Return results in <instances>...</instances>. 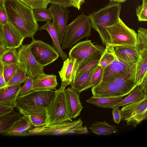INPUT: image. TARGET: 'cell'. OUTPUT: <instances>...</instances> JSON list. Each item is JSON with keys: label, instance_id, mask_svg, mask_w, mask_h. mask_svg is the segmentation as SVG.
Here are the masks:
<instances>
[{"label": "cell", "instance_id": "cell-2", "mask_svg": "<svg viewBox=\"0 0 147 147\" xmlns=\"http://www.w3.org/2000/svg\"><path fill=\"white\" fill-rule=\"evenodd\" d=\"M121 8L120 3L112 2L96 11L90 13L92 27L98 32L102 43L105 46L109 38L105 27L116 23L120 18Z\"/></svg>", "mask_w": 147, "mask_h": 147}, {"label": "cell", "instance_id": "cell-9", "mask_svg": "<svg viewBox=\"0 0 147 147\" xmlns=\"http://www.w3.org/2000/svg\"><path fill=\"white\" fill-rule=\"evenodd\" d=\"M82 121L80 118L74 121L45 125L40 127H33L29 130V135L66 134L70 129L82 126Z\"/></svg>", "mask_w": 147, "mask_h": 147}, {"label": "cell", "instance_id": "cell-17", "mask_svg": "<svg viewBox=\"0 0 147 147\" xmlns=\"http://www.w3.org/2000/svg\"><path fill=\"white\" fill-rule=\"evenodd\" d=\"M57 76L42 73L37 76L33 80V90H53L56 91L58 83Z\"/></svg>", "mask_w": 147, "mask_h": 147}, {"label": "cell", "instance_id": "cell-55", "mask_svg": "<svg viewBox=\"0 0 147 147\" xmlns=\"http://www.w3.org/2000/svg\"><path fill=\"white\" fill-rule=\"evenodd\" d=\"M143 3L147 4V0H142Z\"/></svg>", "mask_w": 147, "mask_h": 147}, {"label": "cell", "instance_id": "cell-33", "mask_svg": "<svg viewBox=\"0 0 147 147\" xmlns=\"http://www.w3.org/2000/svg\"><path fill=\"white\" fill-rule=\"evenodd\" d=\"M136 47L139 53L147 49V30L140 27L138 30Z\"/></svg>", "mask_w": 147, "mask_h": 147}, {"label": "cell", "instance_id": "cell-1", "mask_svg": "<svg viewBox=\"0 0 147 147\" xmlns=\"http://www.w3.org/2000/svg\"><path fill=\"white\" fill-rule=\"evenodd\" d=\"M8 22L25 38H34L40 30L33 9L20 0H3Z\"/></svg>", "mask_w": 147, "mask_h": 147}, {"label": "cell", "instance_id": "cell-46", "mask_svg": "<svg viewBox=\"0 0 147 147\" xmlns=\"http://www.w3.org/2000/svg\"><path fill=\"white\" fill-rule=\"evenodd\" d=\"M8 22L7 14L5 8L3 6L0 8V23L4 25Z\"/></svg>", "mask_w": 147, "mask_h": 147}, {"label": "cell", "instance_id": "cell-22", "mask_svg": "<svg viewBox=\"0 0 147 147\" xmlns=\"http://www.w3.org/2000/svg\"><path fill=\"white\" fill-rule=\"evenodd\" d=\"M98 65L75 78L70 84L71 88L80 94L83 91L92 87L91 78L93 73Z\"/></svg>", "mask_w": 147, "mask_h": 147}, {"label": "cell", "instance_id": "cell-27", "mask_svg": "<svg viewBox=\"0 0 147 147\" xmlns=\"http://www.w3.org/2000/svg\"><path fill=\"white\" fill-rule=\"evenodd\" d=\"M139 53V58L136 63V80L137 86H138L142 79L147 74V49Z\"/></svg>", "mask_w": 147, "mask_h": 147}, {"label": "cell", "instance_id": "cell-21", "mask_svg": "<svg viewBox=\"0 0 147 147\" xmlns=\"http://www.w3.org/2000/svg\"><path fill=\"white\" fill-rule=\"evenodd\" d=\"M114 50L117 57L125 61L135 63L139 57V53L135 45L116 46Z\"/></svg>", "mask_w": 147, "mask_h": 147}, {"label": "cell", "instance_id": "cell-49", "mask_svg": "<svg viewBox=\"0 0 147 147\" xmlns=\"http://www.w3.org/2000/svg\"><path fill=\"white\" fill-rule=\"evenodd\" d=\"M138 86H140L141 87L142 90L145 94H147V74L145 75Z\"/></svg>", "mask_w": 147, "mask_h": 147}, {"label": "cell", "instance_id": "cell-14", "mask_svg": "<svg viewBox=\"0 0 147 147\" xmlns=\"http://www.w3.org/2000/svg\"><path fill=\"white\" fill-rule=\"evenodd\" d=\"M91 88L92 97L125 96L114 80L106 82L101 81L97 85Z\"/></svg>", "mask_w": 147, "mask_h": 147}, {"label": "cell", "instance_id": "cell-44", "mask_svg": "<svg viewBox=\"0 0 147 147\" xmlns=\"http://www.w3.org/2000/svg\"><path fill=\"white\" fill-rule=\"evenodd\" d=\"M112 114L114 122L117 124L119 123L122 120V113L119 107L112 108Z\"/></svg>", "mask_w": 147, "mask_h": 147}, {"label": "cell", "instance_id": "cell-11", "mask_svg": "<svg viewBox=\"0 0 147 147\" xmlns=\"http://www.w3.org/2000/svg\"><path fill=\"white\" fill-rule=\"evenodd\" d=\"M103 47L86 40L76 44L70 50L68 58L75 60L79 65L96 51Z\"/></svg>", "mask_w": 147, "mask_h": 147}, {"label": "cell", "instance_id": "cell-52", "mask_svg": "<svg viewBox=\"0 0 147 147\" xmlns=\"http://www.w3.org/2000/svg\"><path fill=\"white\" fill-rule=\"evenodd\" d=\"M127 0H109L111 2L114 3H120L125 2Z\"/></svg>", "mask_w": 147, "mask_h": 147}, {"label": "cell", "instance_id": "cell-51", "mask_svg": "<svg viewBox=\"0 0 147 147\" xmlns=\"http://www.w3.org/2000/svg\"><path fill=\"white\" fill-rule=\"evenodd\" d=\"M73 4V7L80 10L81 6L84 2L85 0H71Z\"/></svg>", "mask_w": 147, "mask_h": 147}, {"label": "cell", "instance_id": "cell-23", "mask_svg": "<svg viewBox=\"0 0 147 147\" xmlns=\"http://www.w3.org/2000/svg\"><path fill=\"white\" fill-rule=\"evenodd\" d=\"M147 109V97L122 106L121 109L122 119L127 121Z\"/></svg>", "mask_w": 147, "mask_h": 147}, {"label": "cell", "instance_id": "cell-32", "mask_svg": "<svg viewBox=\"0 0 147 147\" xmlns=\"http://www.w3.org/2000/svg\"><path fill=\"white\" fill-rule=\"evenodd\" d=\"M18 53L17 48H7L0 55V61L3 65L17 63Z\"/></svg>", "mask_w": 147, "mask_h": 147}, {"label": "cell", "instance_id": "cell-19", "mask_svg": "<svg viewBox=\"0 0 147 147\" xmlns=\"http://www.w3.org/2000/svg\"><path fill=\"white\" fill-rule=\"evenodd\" d=\"M70 118L72 119L80 115L83 109L79 98L80 94L70 87L65 90Z\"/></svg>", "mask_w": 147, "mask_h": 147}, {"label": "cell", "instance_id": "cell-5", "mask_svg": "<svg viewBox=\"0 0 147 147\" xmlns=\"http://www.w3.org/2000/svg\"><path fill=\"white\" fill-rule=\"evenodd\" d=\"M48 115L46 125L72 121L69 116L66 94L65 90H57L53 98L46 109Z\"/></svg>", "mask_w": 147, "mask_h": 147}, {"label": "cell", "instance_id": "cell-20", "mask_svg": "<svg viewBox=\"0 0 147 147\" xmlns=\"http://www.w3.org/2000/svg\"><path fill=\"white\" fill-rule=\"evenodd\" d=\"M21 87V84H19L0 88V104L16 107L17 98Z\"/></svg>", "mask_w": 147, "mask_h": 147}, {"label": "cell", "instance_id": "cell-47", "mask_svg": "<svg viewBox=\"0 0 147 147\" xmlns=\"http://www.w3.org/2000/svg\"><path fill=\"white\" fill-rule=\"evenodd\" d=\"M14 111V108L0 104V117L9 113Z\"/></svg>", "mask_w": 147, "mask_h": 147}, {"label": "cell", "instance_id": "cell-34", "mask_svg": "<svg viewBox=\"0 0 147 147\" xmlns=\"http://www.w3.org/2000/svg\"><path fill=\"white\" fill-rule=\"evenodd\" d=\"M33 127H38L47 125L48 115L47 111L28 116Z\"/></svg>", "mask_w": 147, "mask_h": 147}, {"label": "cell", "instance_id": "cell-37", "mask_svg": "<svg viewBox=\"0 0 147 147\" xmlns=\"http://www.w3.org/2000/svg\"><path fill=\"white\" fill-rule=\"evenodd\" d=\"M33 9L47 8L49 3L48 0H20Z\"/></svg>", "mask_w": 147, "mask_h": 147}, {"label": "cell", "instance_id": "cell-53", "mask_svg": "<svg viewBox=\"0 0 147 147\" xmlns=\"http://www.w3.org/2000/svg\"><path fill=\"white\" fill-rule=\"evenodd\" d=\"M6 48H3L0 47V55Z\"/></svg>", "mask_w": 147, "mask_h": 147}, {"label": "cell", "instance_id": "cell-12", "mask_svg": "<svg viewBox=\"0 0 147 147\" xmlns=\"http://www.w3.org/2000/svg\"><path fill=\"white\" fill-rule=\"evenodd\" d=\"M136 71L135 63L113 80L124 96L128 95L137 86Z\"/></svg>", "mask_w": 147, "mask_h": 147}, {"label": "cell", "instance_id": "cell-31", "mask_svg": "<svg viewBox=\"0 0 147 147\" xmlns=\"http://www.w3.org/2000/svg\"><path fill=\"white\" fill-rule=\"evenodd\" d=\"M118 59L115 52L114 47L108 44L106 46L98 65L101 66L104 69L114 61Z\"/></svg>", "mask_w": 147, "mask_h": 147}, {"label": "cell", "instance_id": "cell-36", "mask_svg": "<svg viewBox=\"0 0 147 147\" xmlns=\"http://www.w3.org/2000/svg\"><path fill=\"white\" fill-rule=\"evenodd\" d=\"M34 18L37 21L51 22L52 16L49 10L47 8H40L33 10Z\"/></svg>", "mask_w": 147, "mask_h": 147}, {"label": "cell", "instance_id": "cell-54", "mask_svg": "<svg viewBox=\"0 0 147 147\" xmlns=\"http://www.w3.org/2000/svg\"><path fill=\"white\" fill-rule=\"evenodd\" d=\"M3 6V0H0V8Z\"/></svg>", "mask_w": 147, "mask_h": 147}, {"label": "cell", "instance_id": "cell-48", "mask_svg": "<svg viewBox=\"0 0 147 147\" xmlns=\"http://www.w3.org/2000/svg\"><path fill=\"white\" fill-rule=\"evenodd\" d=\"M4 65L0 61V88L5 86L6 83L3 76Z\"/></svg>", "mask_w": 147, "mask_h": 147}, {"label": "cell", "instance_id": "cell-26", "mask_svg": "<svg viewBox=\"0 0 147 147\" xmlns=\"http://www.w3.org/2000/svg\"><path fill=\"white\" fill-rule=\"evenodd\" d=\"M89 128L95 134L99 135H108L118 132L115 125H111L105 121L93 122Z\"/></svg>", "mask_w": 147, "mask_h": 147}, {"label": "cell", "instance_id": "cell-40", "mask_svg": "<svg viewBox=\"0 0 147 147\" xmlns=\"http://www.w3.org/2000/svg\"><path fill=\"white\" fill-rule=\"evenodd\" d=\"M136 11L138 19L140 22L147 21V4L142 3L136 8Z\"/></svg>", "mask_w": 147, "mask_h": 147}, {"label": "cell", "instance_id": "cell-24", "mask_svg": "<svg viewBox=\"0 0 147 147\" xmlns=\"http://www.w3.org/2000/svg\"><path fill=\"white\" fill-rule=\"evenodd\" d=\"M105 50L104 47H102L96 51L82 61L78 65L75 78L98 65L99 61Z\"/></svg>", "mask_w": 147, "mask_h": 147}, {"label": "cell", "instance_id": "cell-43", "mask_svg": "<svg viewBox=\"0 0 147 147\" xmlns=\"http://www.w3.org/2000/svg\"><path fill=\"white\" fill-rule=\"evenodd\" d=\"M49 3L56 4L63 8L73 7L71 0H48Z\"/></svg>", "mask_w": 147, "mask_h": 147}, {"label": "cell", "instance_id": "cell-30", "mask_svg": "<svg viewBox=\"0 0 147 147\" xmlns=\"http://www.w3.org/2000/svg\"><path fill=\"white\" fill-rule=\"evenodd\" d=\"M23 115L14 111L8 114L0 117V134L6 133L14 122Z\"/></svg>", "mask_w": 147, "mask_h": 147}, {"label": "cell", "instance_id": "cell-6", "mask_svg": "<svg viewBox=\"0 0 147 147\" xmlns=\"http://www.w3.org/2000/svg\"><path fill=\"white\" fill-rule=\"evenodd\" d=\"M105 29L109 38L108 44L114 47L136 45L137 34L127 26L120 18L116 23L106 26Z\"/></svg>", "mask_w": 147, "mask_h": 147}, {"label": "cell", "instance_id": "cell-25", "mask_svg": "<svg viewBox=\"0 0 147 147\" xmlns=\"http://www.w3.org/2000/svg\"><path fill=\"white\" fill-rule=\"evenodd\" d=\"M128 95L115 105L109 108L123 106L147 97L140 86H137L129 93Z\"/></svg>", "mask_w": 147, "mask_h": 147}, {"label": "cell", "instance_id": "cell-50", "mask_svg": "<svg viewBox=\"0 0 147 147\" xmlns=\"http://www.w3.org/2000/svg\"><path fill=\"white\" fill-rule=\"evenodd\" d=\"M0 47L6 48L3 38V25L0 23ZM7 49V48H6Z\"/></svg>", "mask_w": 147, "mask_h": 147}, {"label": "cell", "instance_id": "cell-42", "mask_svg": "<svg viewBox=\"0 0 147 147\" xmlns=\"http://www.w3.org/2000/svg\"><path fill=\"white\" fill-rule=\"evenodd\" d=\"M33 80L32 78L28 77L23 86L21 87L18 97L27 94L33 90Z\"/></svg>", "mask_w": 147, "mask_h": 147}, {"label": "cell", "instance_id": "cell-13", "mask_svg": "<svg viewBox=\"0 0 147 147\" xmlns=\"http://www.w3.org/2000/svg\"><path fill=\"white\" fill-rule=\"evenodd\" d=\"M78 65L75 60L68 57L64 60L62 67L58 72L61 83L58 90H64L67 86L74 81Z\"/></svg>", "mask_w": 147, "mask_h": 147}, {"label": "cell", "instance_id": "cell-3", "mask_svg": "<svg viewBox=\"0 0 147 147\" xmlns=\"http://www.w3.org/2000/svg\"><path fill=\"white\" fill-rule=\"evenodd\" d=\"M56 92L53 90H33L18 97L16 107L23 115L27 116L46 111Z\"/></svg>", "mask_w": 147, "mask_h": 147}, {"label": "cell", "instance_id": "cell-35", "mask_svg": "<svg viewBox=\"0 0 147 147\" xmlns=\"http://www.w3.org/2000/svg\"><path fill=\"white\" fill-rule=\"evenodd\" d=\"M28 76L18 67L15 74L5 86H11L21 84L27 80Z\"/></svg>", "mask_w": 147, "mask_h": 147}, {"label": "cell", "instance_id": "cell-4", "mask_svg": "<svg viewBox=\"0 0 147 147\" xmlns=\"http://www.w3.org/2000/svg\"><path fill=\"white\" fill-rule=\"evenodd\" d=\"M91 28L89 16L82 13L67 25L61 46L62 49L71 47L81 39L90 36Z\"/></svg>", "mask_w": 147, "mask_h": 147}, {"label": "cell", "instance_id": "cell-45", "mask_svg": "<svg viewBox=\"0 0 147 147\" xmlns=\"http://www.w3.org/2000/svg\"><path fill=\"white\" fill-rule=\"evenodd\" d=\"M88 131L87 127L83 126L74 128L70 129L67 134H87Z\"/></svg>", "mask_w": 147, "mask_h": 147}, {"label": "cell", "instance_id": "cell-8", "mask_svg": "<svg viewBox=\"0 0 147 147\" xmlns=\"http://www.w3.org/2000/svg\"><path fill=\"white\" fill-rule=\"evenodd\" d=\"M29 45L36 61L44 67L57 60L59 57V54L54 47L41 40L33 38Z\"/></svg>", "mask_w": 147, "mask_h": 147}, {"label": "cell", "instance_id": "cell-10", "mask_svg": "<svg viewBox=\"0 0 147 147\" xmlns=\"http://www.w3.org/2000/svg\"><path fill=\"white\" fill-rule=\"evenodd\" d=\"M56 4H51L48 9L52 15L53 26L55 30L61 46L67 27L70 11Z\"/></svg>", "mask_w": 147, "mask_h": 147}, {"label": "cell", "instance_id": "cell-15", "mask_svg": "<svg viewBox=\"0 0 147 147\" xmlns=\"http://www.w3.org/2000/svg\"><path fill=\"white\" fill-rule=\"evenodd\" d=\"M134 64L118 58L115 59L104 69L101 81L114 80Z\"/></svg>", "mask_w": 147, "mask_h": 147}, {"label": "cell", "instance_id": "cell-41", "mask_svg": "<svg viewBox=\"0 0 147 147\" xmlns=\"http://www.w3.org/2000/svg\"><path fill=\"white\" fill-rule=\"evenodd\" d=\"M103 71L104 69L101 66L98 65L92 75L91 81L92 87L96 86L101 81Z\"/></svg>", "mask_w": 147, "mask_h": 147}, {"label": "cell", "instance_id": "cell-38", "mask_svg": "<svg viewBox=\"0 0 147 147\" xmlns=\"http://www.w3.org/2000/svg\"><path fill=\"white\" fill-rule=\"evenodd\" d=\"M18 67L17 63L4 65L3 76L6 84L13 76Z\"/></svg>", "mask_w": 147, "mask_h": 147}, {"label": "cell", "instance_id": "cell-7", "mask_svg": "<svg viewBox=\"0 0 147 147\" xmlns=\"http://www.w3.org/2000/svg\"><path fill=\"white\" fill-rule=\"evenodd\" d=\"M17 63L19 67L34 79L38 74L44 73V66L36 60L30 51L29 44L22 45L18 48Z\"/></svg>", "mask_w": 147, "mask_h": 147}, {"label": "cell", "instance_id": "cell-28", "mask_svg": "<svg viewBox=\"0 0 147 147\" xmlns=\"http://www.w3.org/2000/svg\"><path fill=\"white\" fill-rule=\"evenodd\" d=\"M40 30H45L49 32L52 39V44L61 58L64 61L66 59L67 55L61 48L57 34L52 23L51 22H47L40 27Z\"/></svg>", "mask_w": 147, "mask_h": 147}, {"label": "cell", "instance_id": "cell-18", "mask_svg": "<svg viewBox=\"0 0 147 147\" xmlns=\"http://www.w3.org/2000/svg\"><path fill=\"white\" fill-rule=\"evenodd\" d=\"M32 125L28 116L22 115L15 121L4 135L11 136H29V130Z\"/></svg>", "mask_w": 147, "mask_h": 147}, {"label": "cell", "instance_id": "cell-29", "mask_svg": "<svg viewBox=\"0 0 147 147\" xmlns=\"http://www.w3.org/2000/svg\"><path fill=\"white\" fill-rule=\"evenodd\" d=\"M123 96L108 97H91L86 101L88 103L103 108H109L123 99Z\"/></svg>", "mask_w": 147, "mask_h": 147}, {"label": "cell", "instance_id": "cell-16", "mask_svg": "<svg viewBox=\"0 0 147 147\" xmlns=\"http://www.w3.org/2000/svg\"><path fill=\"white\" fill-rule=\"evenodd\" d=\"M3 38L6 48H18L25 38L10 24L3 25Z\"/></svg>", "mask_w": 147, "mask_h": 147}, {"label": "cell", "instance_id": "cell-39", "mask_svg": "<svg viewBox=\"0 0 147 147\" xmlns=\"http://www.w3.org/2000/svg\"><path fill=\"white\" fill-rule=\"evenodd\" d=\"M147 109L131 117L126 121L127 125H132L134 127H136L143 120L147 118Z\"/></svg>", "mask_w": 147, "mask_h": 147}]
</instances>
